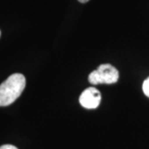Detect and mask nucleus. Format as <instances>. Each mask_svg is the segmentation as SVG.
Masks as SVG:
<instances>
[{
  "label": "nucleus",
  "mask_w": 149,
  "mask_h": 149,
  "mask_svg": "<svg viewBox=\"0 0 149 149\" xmlns=\"http://www.w3.org/2000/svg\"><path fill=\"white\" fill-rule=\"evenodd\" d=\"M26 86L23 74L15 73L0 85V106H8L21 95Z\"/></svg>",
  "instance_id": "1"
},
{
  "label": "nucleus",
  "mask_w": 149,
  "mask_h": 149,
  "mask_svg": "<svg viewBox=\"0 0 149 149\" xmlns=\"http://www.w3.org/2000/svg\"><path fill=\"white\" fill-rule=\"evenodd\" d=\"M118 70L109 64L100 65L98 69L89 74V82L92 85L114 84L118 80Z\"/></svg>",
  "instance_id": "2"
},
{
  "label": "nucleus",
  "mask_w": 149,
  "mask_h": 149,
  "mask_svg": "<svg viewBox=\"0 0 149 149\" xmlns=\"http://www.w3.org/2000/svg\"><path fill=\"white\" fill-rule=\"evenodd\" d=\"M79 100L80 104L85 109H96L101 102V94L95 87H90L82 92Z\"/></svg>",
  "instance_id": "3"
},
{
  "label": "nucleus",
  "mask_w": 149,
  "mask_h": 149,
  "mask_svg": "<svg viewBox=\"0 0 149 149\" xmlns=\"http://www.w3.org/2000/svg\"><path fill=\"white\" fill-rule=\"evenodd\" d=\"M143 93L145 94V95L149 97V77L143 82Z\"/></svg>",
  "instance_id": "4"
},
{
  "label": "nucleus",
  "mask_w": 149,
  "mask_h": 149,
  "mask_svg": "<svg viewBox=\"0 0 149 149\" xmlns=\"http://www.w3.org/2000/svg\"><path fill=\"white\" fill-rule=\"evenodd\" d=\"M0 149H17L13 145H10V144H5L0 147Z\"/></svg>",
  "instance_id": "5"
},
{
  "label": "nucleus",
  "mask_w": 149,
  "mask_h": 149,
  "mask_svg": "<svg viewBox=\"0 0 149 149\" xmlns=\"http://www.w3.org/2000/svg\"><path fill=\"white\" fill-rule=\"evenodd\" d=\"M79 2H80V3H87L89 0H78Z\"/></svg>",
  "instance_id": "6"
},
{
  "label": "nucleus",
  "mask_w": 149,
  "mask_h": 149,
  "mask_svg": "<svg viewBox=\"0 0 149 149\" xmlns=\"http://www.w3.org/2000/svg\"><path fill=\"white\" fill-rule=\"evenodd\" d=\"M0 36H1V32H0Z\"/></svg>",
  "instance_id": "7"
}]
</instances>
